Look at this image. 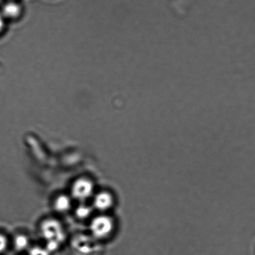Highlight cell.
Listing matches in <instances>:
<instances>
[{"label":"cell","mask_w":255,"mask_h":255,"mask_svg":"<svg viewBox=\"0 0 255 255\" xmlns=\"http://www.w3.org/2000/svg\"><path fill=\"white\" fill-rule=\"evenodd\" d=\"M29 255H49V252L46 249L36 247L31 249Z\"/></svg>","instance_id":"30bf717a"},{"label":"cell","mask_w":255,"mask_h":255,"mask_svg":"<svg viewBox=\"0 0 255 255\" xmlns=\"http://www.w3.org/2000/svg\"><path fill=\"white\" fill-rule=\"evenodd\" d=\"M42 236L47 242H54L61 244L65 240L66 235L63 226L58 220L47 219L40 227Z\"/></svg>","instance_id":"6da1fadb"},{"label":"cell","mask_w":255,"mask_h":255,"mask_svg":"<svg viewBox=\"0 0 255 255\" xmlns=\"http://www.w3.org/2000/svg\"><path fill=\"white\" fill-rule=\"evenodd\" d=\"M114 197L108 192H101L96 195L94 200V205L100 211H107L113 207Z\"/></svg>","instance_id":"5b68a950"},{"label":"cell","mask_w":255,"mask_h":255,"mask_svg":"<svg viewBox=\"0 0 255 255\" xmlns=\"http://www.w3.org/2000/svg\"><path fill=\"white\" fill-rule=\"evenodd\" d=\"M6 19H4L1 13H0V34L2 33L5 29Z\"/></svg>","instance_id":"7c38bea8"},{"label":"cell","mask_w":255,"mask_h":255,"mask_svg":"<svg viewBox=\"0 0 255 255\" xmlns=\"http://www.w3.org/2000/svg\"><path fill=\"white\" fill-rule=\"evenodd\" d=\"M94 184L92 181L86 178H80L73 183L71 187V194L74 199L83 201L92 196Z\"/></svg>","instance_id":"3957f363"},{"label":"cell","mask_w":255,"mask_h":255,"mask_svg":"<svg viewBox=\"0 0 255 255\" xmlns=\"http://www.w3.org/2000/svg\"><path fill=\"white\" fill-rule=\"evenodd\" d=\"M1 13L6 20L16 21L23 14V8L17 2L9 1L4 4Z\"/></svg>","instance_id":"277c9868"},{"label":"cell","mask_w":255,"mask_h":255,"mask_svg":"<svg viewBox=\"0 0 255 255\" xmlns=\"http://www.w3.org/2000/svg\"><path fill=\"white\" fill-rule=\"evenodd\" d=\"M11 1H13V0H11Z\"/></svg>","instance_id":"4fadbf2b"},{"label":"cell","mask_w":255,"mask_h":255,"mask_svg":"<svg viewBox=\"0 0 255 255\" xmlns=\"http://www.w3.org/2000/svg\"><path fill=\"white\" fill-rule=\"evenodd\" d=\"M115 228L112 219L106 215H100L95 218L90 225L91 234L96 239H102L110 236Z\"/></svg>","instance_id":"7a4b0ae2"},{"label":"cell","mask_w":255,"mask_h":255,"mask_svg":"<svg viewBox=\"0 0 255 255\" xmlns=\"http://www.w3.org/2000/svg\"><path fill=\"white\" fill-rule=\"evenodd\" d=\"M29 240L23 235H18L14 239V246L18 250H23L28 247Z\"/></svg>","instance_id":"ba28073f"},{"label":"cell","mask_w":255,"mask_h":255,"mask_svg":"<svg viewBox=\"0 0 255 255\" xmlns=\"http://www.w3.org/2000/svg\"><path fill=\"white\" fill-rule=\"evenodd\" d=\"M54 209L57 212L63 213L68 211L71 206V202L68 196L65 195H59L54 201Z\"/></svg>","instance_id":"52a82bcc"},{"label":"cell","mask_w":255,"mask_h":255,"mask_svg":"<svg viewBox=\"0 0 255 255\" xmlns=\"http://www.w3.org/2000/svg\"><path fill=\"white\" fill-rule=\"evenodd\" d=\"M91 212H92V210L90 209V207L85 205H79L76 210V216L80 219H86L90 217Z\"/></svg>","instance_id":"9c48e42d"},{"label":"cell","mask_w":255,"mask_h":255,"mask_svg":"<svg viewBox=\"0 0 255 255\" xmlns=\"http://www.w3.org/2000/svg\"><path fill=\"white\" fill-rule=\"evenodd\" d=\"M7 245H8V241L4 235L0 234V254L3 253L6 250Z\"/></svg>","instance_id":"8fae6325"},{"label":"cell","mask_w":255,"mask_h":255,"mask_svg":"<svg viewBox=\"0 0 255 255\" xmlns=\"http://www.w3.org/2000/svg\"><path fill=\"white\" fill-rule=\"evenodd\" d=\"M74 247L79 252L89 253L92 251L95 242L86 236H79L74 240Z\"/></svg>","instance_id":"8992f818"}]
</instances>
